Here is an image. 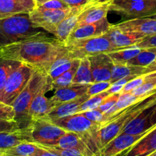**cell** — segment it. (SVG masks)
<instances>
[{"label": "cell", "instance_id": "cell-1", "mask_svg": "<svg viewBox=\"0 0 156 156\" xmlns=\"http://www.w3.org/2000/svg\"><path fill=\"white\" fill-rule=\"evenodd\" d=\"M68 53L66 44L47 33L0 48V57L19 61L47 75L53 62Z\"/></svg>", "mask_w": 156, "mask_h": 156}, {"label": "cell", "instance_id": "cell-2", "mask_svg": "<svg viewBox=\"0 0 156 156\" xmlns=\"http://www.w3.org/2000/svg\"><path fill=\"white\" fill-rule=\"evenodd\" d=\"M41 29L34 25L29 14L0 18V48L46 33Z\"/></svg>", "mask_w": 156, "mask_h": 156}, {"label": "cell", "instance_id": "cell-3", "mask_svg": "<svg viewBox=\"0 0 156 156\" xmlns=\"http://www.w3.org/2000/svg\"><path fill=\"white\" fill-rule=\"evenodd\" d=\"M47 79L48 76L45 73L35 69L27 85L12 104L15 111V120L20 123L21 128L26 127L30 123L29 108L36 94Z\"/></svg>", "mask_w": 156, "mask_h": 156}, {"label": "cell", "instance_id": "cell-4", "mask_svg": "<svg viewBox=\"0 0 156 156\" xmlns=\"http://www.w3.org/2000/svg\"><path fill=\"white\" fill-rule=\"evenodd\" d=\"M66 45L69 50L68 56L72 59H81L84 57L117 50L105 34L78 40Z\"/></svg>", "mask_w": 156, "mask_h": 156}, {"label": "cell", "instance_id": "cell-5", "mask_svg": "<svg viewBox=\"0 0 156 156\" xmlns=\"http://www.w3.org/2000/svg\"><path fill=\"white\" fill-rule=\"evenodd\" d=\"M85 5L66 9H45L37 7L29 13V16L35 27L54 35L58 25L65 18L73 14L82 12Z\"/></svg>", "mask_w": 156, "mask_h": 156}, {"label": "cell", "instance_id": "cell-6", "mask_svg": "<svg viewBox=\"0 0 156 156\" xmlns=\"http://www.w3.org/2000/svg\"><path fill=\"white\" fill-rule=\"evenodd\" d=\"M31 143L41 145H54L68 131L44 118L31 120L26 126Z\"/></svg>", "mask_w": 156, "mask_h": 156}, {"label": "cell", "instance_id": "cell-7", "mask_svg": "<svg viewBox=\"0 0 156 156\" xmlns=\"http://www.w3.org/2000/svg\"><path fill=\"white\" fill-rule=\"evenodd\" d=\"M35 69L22 63L8 78L1 94V101L12 105L34 74Z\"/></svg>", "mask_w": 156, "mask_h": 156}, {"label": "cell", "instance_id": "cell-8", "mask_svg": "<svg viewBox=\"0 0 156 156\" xmlns=\"http://www.w3.org/2000/svg\"><path fill=\"white\" fill-rule=\"evenodd\" d=\"M110 10L133 18L149 17L156 13V0L111 4Z\"/></svg>", "mask_w": 156, "mask_h": 156}, {"label": "cell", "instance_id": "cell-9", "mask_svg": "<svg viewBox=\"0 0 156 156\" xmlns=\"http://www.w3.org/2000/svg\"><path fill=\"white\" fill-rule=\"evenodd\" d=\"M50 90H52L51 81L48 78L31 102L28 112L30 121L34 119L44 118L56 108V105L52 101L51 99L45 96L46 93Z\"/></svg>", "mask_w": 156, "mask_h": 156}, {"label": "cell", "instance_id": "cell-10", "mask_svg": "<svg viewBox=\"0 0 156 156\" xmlns=\"http://www.w3.org/2000/svg\"><path fill=\"white\" fill-rule=\"evenodd\" d=\"M111 26L107 17L97 22L76 26L69 36L66 44L78 40L101 36L109 30Z\"/></svg>", "mask_w": 156, "mask_h": 156}, {"label": "cell", "instance_id": "cell-11", "mask_svg": "<svg viewBox=\"0 0 156 156\" xmlns=\"http://www.w3.org/2000/svg\"><path fill=\"white\" fill-rule=\"evenodd\" d=\"M111 0L108 1L90 2L86 4L79 14L78 23L76 26L94 23L107 17L110 11Z\"/></svg>", "mask_w": 156, "mask_h": 156}, {"label": "cell", "instance_id": "cell-12", "mask_svg": "<svg viewBox=\"0 0 156 156\" xmlns=\"http://www.w3.org/2000/svg\"><path fill=\"white\" fill-rule=\"evenodd\" d=\"M148 132L140 135H132L121 133L104 147L96 156H117L123 151L133 146Z\"/></svg>", "mask_w": 156, "mask_h": 156}, {"label": "cell", "instance_id": "cell-13", "mask_svg": "<svg viewBox=\"0 0 156 156\" xmlns=\"http://www.w3.org/2000/svg\"><path fill=\"white\" fill-rule=\"evenodd\" d=\"M88 59L91 62L94 82L106 81L111 82L114 64L108 53H101L88 56Z\"/></svg>", "mask_w": 156, "mask_h": 156}, {"label": "cell", "instance_id": "cell-14", "mask_svg": "<svg viewBox=\"0 0 156 156\" xmlns=\"http://www.w3.org/2000/svg\"><path fill=\"white\" fill-rule=\"evenodd\" d=\"M154 106H147L136 114L126 123L121 133H123L140 135L148 132L152 128L151 124V116Z\"/></svg>", "mask_w": 156, "mask_h": 156}, {"label": "cell", "instance_id": "cell-15", "mask_svg": "<svg viewBox=\"0 0 156 156\" xmlns=\"http://www.w3.org/2000/svg\"><path fill=\"white\" fill-rule=\"evenodd\" d=\"M115 26L124 32L136 33L144 37L156 34V20L149 17L134 18Z\"/></svg>", "mask_w": 156, "mask_h": 156}, {"label": "cell", "instance_id": "cell-16", "mask_svg": "<svg viewBox=\"0 0 156 156\" xmlns=\"http://www.w3.org/2000/svg\"><path fill=\"white\" fill-rule=\"evenodd\" d=\"M156 151V126L133 146L117 156H147Z\"/></svg>", "mask_w": 156, "mask_h": 156}, {"label": "cell", "instance_id": "cell-17", "mask_svg": "<svg viewBox=\"0 0 156 156\" xmlns=\"http://www.w3.org/2000/svg\"><path fill=\"white\" fill-rule=\"evenodd\" d=\"M105 34L108 37L111 44L117 50L136 45L145 37L143 35L136 33L123 31L112 24Z\"/></svg>", "mask_w": 156, "mask_h": 156}, {"label": "cell", "instance_id": "cell-18", "mask_svg": "<svg viewBox=\"0 0 156 156\" xmlns=\"http://www.w3.org/2000/svg\"><path fill=\"white\" fill-rule=\"evenodd\" d=\"M36 8L34 0H0V18L17 14H29Z\"/></svg>", "mask_w": 156, "mask_h": 156}, {"label": "cell", "instance_id": "cell-19", "mask_svg": "<svg viewBox=\"0 0 156 156\" xmlns=\"http://www.w3.org/2000/svg\"><path fill=\"white\" fill-rule=\"evenodd\" d=\"M51 146H57L62 149H73L80 152L84 156H95L83 139L73 132H67L65 135L60 137L54 145Z\"/></svg>", "mask_w": 156, "mask_h": 156}, {"label": "cell", "instance_id": "cell-20", "mask_svg": "<svg viewBox=\"0 0 156 156\" xmlns=\"http://www.w3.org/2000/svg\"><path fill=\"white\" fill-rule=\"evenodd\" d=\"M91 96L88 94H84L80 96L74 100L64 102V103L59 104L56 106V108L51 111L49 114H47L44 119L51 120L54 119L61 118V117H67V116L73 115V114L79 113V108L81 105L88 100Z\"/></svg>", "mask_w": 156, "mask_h": 156}, {"label": "cell", "instance_id": "cell-21", "mask_svg": "<svg viewBox=\"0 0 156 156\" xmlns=\"http://www.w3.org/2000/svg\"><path fill=\"white\" fill-rule=\"evenodd\" d=\"M89 85H72L65 88L55 90L53 95L50 98L52 101L56 105L64 102L74 100L80 96L86 94Z\"/></svg>", "mask_w": 156, "mask_h": 156}, {"label": "cell", "instance_id": "cell-22", "mask_svg": "<svg viewBox=\"0 0 156 156\" xmlns=\"http://www.w3.org/2000/svg\"><path fill=\"white\" fill-rule=\"evenodd\" d=\"M24 142H31V138L26 127L14 132L0 133V149L12 148Z\"/></svg>", "mask_w": 156, "mask_h": 156}, {"label": "cell", "instance_id": "cell-23", "mask_svg": "<svg viewBox=\"0 0 156 156\" xmlns=\"http://www.w3.org/2000/svg\"><path fill=\"white\" fill-rule=\"evenodd\" d=\"M94 82L91 62L88 57L80 59V62L73 80L74 85H90Z\"/></svg>", "mask_w": 156, "mask_h": 156}, {"label": "cell", "instance_id": "cell-24", "mask_svg": "<svg viewBox=\"0 0 156 156\" xmlns=\"http://www.w3.org/2000/svg\"><path fill=\"white\" fill-rule=\"evenodd\" d=\"M146 67L136 66L120 65L114 64L112 69V76H111V84L114 83L117 81L129 76H141L146 74Z\"/></svg>", "mask_w": 156, "mask_h": 156}, {"label": "cell", "instance_id": "cell-25", "mask_svg": "<svg viewBox=\"0 0 156 156\" xmlns=\"http://www.w3.org/2000/svg\"><path fill=\"white\" fill-rule=\"evenodd\" d=\"M80 12L73 14L70 16L67 17L66 18H65L58 25L56 30V33L54 34L56 38H57L61 42L66 44V42L67 39H68L69 36L70 35L71 32L73 31V29L77 25L79 14Z\"/></svg>", "mask_w": 156, "mask_h": 156}, {"label": "cell", "instance_id": "cell-26", "mask_svg": "<svg viewBox=\"0 0 156 156\" xmlns=\"http://www.w3.org/2000/svg\"><path fill=\"white\" fill-rule=\"evenodd\" d=\"M39 146L31 142H24L9 149H0V154L7 156H32Z\"/></svg>", "mask_w": 156, "mask_h": 156}, {"label": "cell", "instance_id": "cell-27", "mask_svg": "<svg viewBox=\"0 0 156 156\" xmlns=\"http://www.w3.org/2000/svg\"><path fill=\"white\" fill-rule=\"evenodd\" d=\"M142 50L143 49L139 48L136 46H133V47H126V48L111 52V53H108V54L112 59L114 64L125 65L131 59H133L137 54H139Z\"/></svg>", "mask_w": 156, "mask_h": 156}, {"label": "cell", "instance_id": "cell-28", "mask_svg": "<svg viewBox=\"0 0 156 156\" xmlns=\"http://www.w3.org/2000/svg\"><path fill=\"white\" fill-rule=\"evenodd\" d=\"M21 64L19 61L0 57V94H2L8 78Z\"/></svg>", "mask_w": 156, "mask_h": 156}, {"label": "cell", "instance_id": "cell-29", "mask_svg": "<svg viewBox=\"0 0 156 156\" xmlns=\"http://www.w3.org/2000/svg\"><path fill=\"white\" fill-rule=\"evenodd\" d=\"M156 59V48L143 49L139 54L131 59L126 65L147 67Z\"/></svg>", "mask_w": 156, "mask_h": 156}, {"label": "cell", "instance_id": "cell-30", "mask_svg": "<svg viewBox=\"0 0 156 156\" xmlns=\"http://www.w3.org/2000/svg\"><path fill=\"white\" fill-rule=\"evenodd\" d=\"M79 62H80V59H78L76 60V63L74 64L72 68H70L69 69L67 70L66 72H65L64 73H62L61 76H59V77L56 78V79H54L53 81L51 82V88L52 90H57L59 88H65V87L69 86V85H72L73 84V80L74 79V76L76 75V70H77L78 66L79 65Z\"/></svg>", "mask_w": 156, "mask_h": 156}, {"label": "cell", "instance_id": "cell-31", "mask_svg": "<svg viewBox=\"0 0 156 156\" xmlns=\"http://www.w3.org/2000/svg\"><path fill=\"white\" fill-rule=\"evenodd\" d=\"M110 95L109 92L107 91H103L101 93L95 94V95L91 96L87 101H85L83 104L80 106L79 110V113L84 112V111H89V110L96 109L101 104V102Z\"/></svg>", "mask_w": 156, "mask_h": 156}, {"label": "cell", "instance_id": "cell-32", "mask_svg": "<svg viewBox=\"0 0 156 156\" xmlns=\"http://www.w3.org/2000/svg\"><path fill=\"white\" fill-rule=\"evenodd\" d=\"M112 85L110 81H106V82H94L92 84H90L88 86V91H87L86 94L89 96L95 95V94L101 93L103 91H107L108 88Z\"/></svg>", "mask_w": 156, "mask_h": 156}, {"label": "cell", "instance_id": "cell-33", "mask_svg": "<svg viewBox=\"0 0 156 156\" xmlns=\"http://www.w3.org/2000/svg\"><path fill=\"white\" fill-rule=\"evenodd\" d=\"M81 114H83L87 119H88L91 121L94 122V123H99L101 125V127L105 123V115L103 112L99 111L98 108L93 110H89V111H84Z\"/></svg>", "mask_w": 156, "mask_h": 156}, {"label": "cell", "instance_id": "cell-34", "mask_svg": "<svg viewBox=\"0 0 156 156\" xmlns=\"http://www.w3.org/2000/svg\"><path fill=\"white\" fill-rule=\"evenodd\" d=\"M36 144L38 145L39 146L44 148V149H48V150L55 152V153H56L59 156H84L80 152L73 150V149H62V148H59L55 146H51V145H41L37 144V143H36Z\"/></svg>", "mask_w": 156, "mask_h": 156}, {"label": "cell", "instance_id": "cell-35", "mask_svg": "<svg viewBox=\"0 0 156 156\" xmlns=\"http://www.w3.org/2000/svg\"><path fill=\"white\" fill-rule=\"evenodd\" d=\"M120 94H121V92L110 94L108 97H107L106 98L101 102V104L99 105L98 109L99 111H101V112H103L104 114L108 112L110 109H111V108L116 105L117 101H118Z\"/></svg>", "mask_w": 156, "mask_h": 156}, {"label": "cell", "instance_id": "cell-36", "mask_svg": "<svg viewBox=\"0 0 156 156\" xmlns=\"http://www.w3.org/2000/svg\"><path fill=\"white\" fill-rule=\"evenodd\" d=\"M0 118L9 120H15V111L12 105L0 101Z\"/></svg>", "mask_w": 156, "mask_h": 156}, {"label": "cell", "instance_id": "cell-37", "mask_svg": "<svg viewBox=\"0 0 156 156\" xmlns=\"http://www.w3.org/2000/svg\"><path fill=\"white\" fill-rule=\"evenodd\" d=\"M21 129V126L16 120H9L0 118V133L14 132Z\"/></svg>", "mask_w": 156, "mask_h": 156}, {"label": "cell", "instance_id": "cell-38", "mask_svg": "<svg viewBox=\"0 0 156 156\" xmlns=\"http://www.w3.org/2000/svg\"><path fill=\"white\" fill-rule=\"evenodd\" d=\"M145 80H146V74L137 76L135 79L129 81L128 83H126V85H124L121 93L131 92V91L135 90L136 88H137L138 87L141 86V85L144 83Z\"/></svg>", "mask_w": 156, "mask_h": 156}, {"label": "cell", "instance_id": "cell-39", "mask_svg": "<svg viewBox=\"0 0 156 156\" xmlns=\"http://www.w3.org/2000/svg\"><path fill=\"white\" fill-rule=\"evenodd\" d=\"M37 7L45 9H66L70 8L62 0H49Z\"/></svg>", "mask_w": 156, "mask_h": 156}, {"label": "cell", "instance_id": "cell-40", "mask_svg": "<svg viewBox=\"0 0 156 156\" xmlns=\"http://www.w3.org/2000/svg\"><path fill=\"white\" fill-rule=\"evenodd\" d=\"M135 46L141 49L156 48V34L145 37L140 43Z\"/></svg>", "mask_w": 156, "mask_h": 156}, {"label": "cell", "instance_id": "cell-41", "mask_svg": "<svg viewBox=\"0 0 156 156\" xmlns=\"http://www.w3.org/2000/svg\"><path fill=\"white\" fill-rule=\"evenodd\" d=\"M62 1L64 2L69 7L74 8L85 5L92 0H62Z\"/></svg>", "mask_w": 156, "mask_h": 156}, {"label": "cell", "instance_id": "cell-42", "mask_svg": "<svg viewBox=\"0 0 156 156\" xmlns=\"http://www.w3.org/2000/svg\"><path fill=\"white\" fill-rule=\"evenodd\" d=\"M32 156H59V155H58L57 154L52 152V151H50L48 150V149H44V148L41 147V146H39V149H37V152H35V153Z\"/></svg>", "mask_w": 156, "mask_h": 156}, {"label": "cell", "instance_id": "cell-43", "mask_svg": "<svg viewBox=\"0 0 156 156\" xmlns=\"http://www.w3.org/2000/svg\"><path fill=\"white\" fill-rule=\"evenodd\" d=\"M123 85H118L115 84H112L109 88L108 89V91L110 94H116V93H120L123 88Z\"/></svg>", "mask_w": 156, "mask_h": 156}, {"label": "cell", "instance_id": "cell-44", "mask_svg": "<svg viewBox=\"0 0 156 156\" xmlns=\"http://www.w3.org/2000/svg\"><path fill=\"white\" fill-rule=\"evenodd\" d=\"M147 1V0H111V4H122V3L126 2H143Z\"/></svg>", "mask_w": 156, "mask_h": 156}, {"label": "cell", "instance_id": "cell-45", "mask_svg": "<svg viewBox=\"0 0 156 156\" xmlns=\"http://www.w3.org/2000/svg\"><path fill=\"white\" fill-rule=\"evenodd\" d=\"M156 71V59L152 63H151L150 65L148 66L147 67H146V74L147 73H152V72H155Z\"/></svg>", "mask_w": 156, "mask_h": 156}, {"label": "cell", "instance_id": "cell-46", "mask_svg": "<svg viewBox=\"0 0 156 156\" xmlns=\"http://www.w3.org/2000/svg\"><path fill=\"white\" fill-rule=\"evenodd\" d=\"M151 124L152 127L156 126V105L154 107V109L152 112V116H151Z\"/></svg>", "mask_w": 156, "mask_h": 156}, {"label": "cell", "instance_id": "cell-47", "mask_svg": "<svg viewBox=\"0 0 156 156\" xmlns=\"http://www.w3.org/2000/svg\"><path fill=\"white\" fill-rule=\"evenodd\" d=\"M47 1H49V0H34L35 2L37 3V7L41 5H43L44 3H45Z\"/></svg>", "mask_w": 156, "mask_h": 156}, {"label": "cell", "instance_id": "cell-48", "mask_svg": "<svg viewBox=\"0 0 156 156\" xmlns=\"http://www.w3.org/2000/svg\"><path fill=\"white\" fill-rule=\"evenodd\" d=\"M149 18H154V19L156 20V13L154 14V15H150V16H149Z\"/></svg>", "mask_w": 156, "mask_h": 156}, {"label": "cell", "instance_id": "cell-49", "mask_svg": "<svg viewBox=\"0 0 156 156\" xmlns=\"http://www.w3.org/2000/svg\"><path fill=\"white\" fill-rule=\"evenodd\" d=\"M147 156H156V151H155V152H152V154H150V155H147Z\"/></svg>", "mask_w": 156, "mask_h": 156}, {"label": "cell", "instance_id": "cell-50", "mask_svg": "<svg viewBox=\"0 0 156 156\" xmlns=\"http://www.w3.org/2000/svg\"><path fill=\"white\" fill-rule=\"evenodd\" d=\"M93 2H99V1H108V0H92Z\"/></svg>", "mask_w": 156, "mask_h": 156}, {"label": "cell", "instance_id": "cell-51", "mask_svg": "<svg viewBox=\"0 0 156 156\" xmlns=\"http://www.w3.org/2000/svg\"><path fill=\"white\" fill-rule=\"evenodd\" d=\"M0 101H1V94H0Z\"/></svg>", "mask_w": 156, "mask_h": 156}, {"label": "cell", "instance_id": "cell-52", "mask_svg": "<svg viewBox=\"0 0 156 156\" xmlns=\"http://www.w3.org/2000/svg\"><path fill=\"white\" fill-rule=\"evenodd\" d=\"M0 155H1L2 156H7V155H2V154H0Z\"/></svg>", "mask_w": 156, "mask_h": 156}, {"label": "cell", "instance_id": "cell-53", "mask_svg": "<svg viewBox=\"0 0 156 156\" xmlns=\"http://www.w3.org/2000/svg\"><path fill=\"white\" fill-rule=\"evenodd\" d=\"M0 156H2V155H0Z\"/></svg>", "mask_w": 156, "mask_h": 156}]
</instances>
